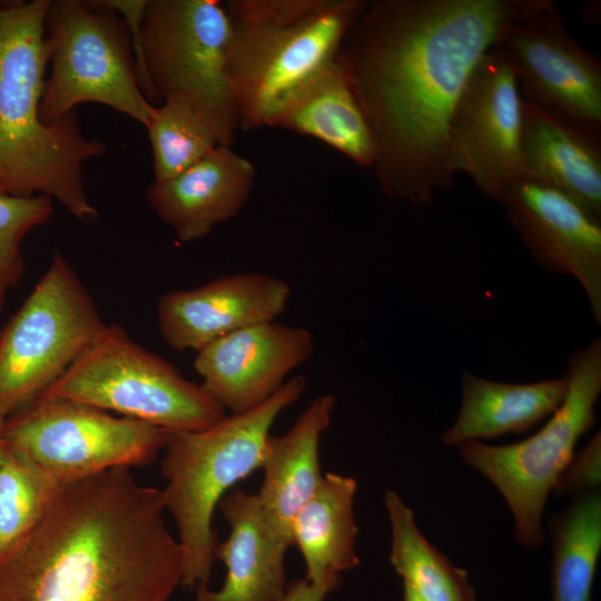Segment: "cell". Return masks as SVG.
<instances>
[{
  "instance_id": "1",
  "label": "cell",
  "mask_w": 601,
  "mask_h": 601,
  "mask_svg": "<svg viewBox=\"0 0 601 601\" xmlns=\"http://www.w3.org/2000/svg\"><path fill=\"white\" fill-rule=\"evenodd\" d=\"M523 0H375L346 33L339 58L375 146L390 197L416 205L454 184L447 129L477 62Z\"/></svg>"
},
{
  "instance_id": "2",
  "label": "cell",
  "mask_w": 601,
  "mask_h": 601,
  "mask_svg": "<svg viewBox=\"0 0 601 601\" xmlns=\"http://www.w3.org/2000/svg\"><path fill=\"white\" fill-rule=\"evenodd\" d=\"M165 511L162 491L128 467L59 485L0 559V601H167L183 554Z\"/></svg>"
},
{
  "instance_id": "3",
  "label": "cell",
  "mask_w": 601,
  "mask_h": 601,
  "mask_svg": "<svg viewBox=\"0 0 601 601\" xmlns=\"http://www.w3.org/2000/svg\"><path fill=\"white\" fill-rule=\"evenodd\" d=\"M49 2L0 1V194L47 195L91 223L98 210L86 195L82 165L106 145L82 135L76 111L52 125L40 116Z\"/></svg>"
},
{
  "instance_id": "4",
  "label": "cell",
  "mask_w": 601,
  "mask_h": 601,
  "mask_svg": "<svg viewBox=\"0 0 601 601\" xmlns=\"http://www.w3.org/2000/svg\"><path fill=\"white\" fill-rule=\"evenodd\" d=\"M305 388L306 378L296 375L255 408L203 430L166 431L161 491L177 528L183 587L208 585L217 545L215 510L236 483L260 469L273 424Z\"/></svg>"
},
{
  "instance_id": "5",
  "label": "cell",
  "mask_w": 601,
  "mask_h": 601,
  "mask_svg": "<svg viewBox=\"0 0 601 601\" xmlns=\"http://www.w3.org/2000/svg\"><path fill=\"white\" fill-rule=\"evenodd\" d=\"M364 0H230L229 76L245 129L266 127L282 100L333 60Z\"/></svg>"
},
{
  "instance_id": "6",
  "label": "cell",
  "mask_w": 601,
  "mask_h": 601,
  "mask_svg": "<svg viewBox=\"0 0 601 601\" xmlns=\"http://www.w3.org/2000/svg\"><path fill=\"white\" fill-rule=\"evenodd\" d=\"M36 398L78 402L165 431H198L226 416L201 384L136 343L119 324H107Z\"/></svg>"
},
{
  "instance_id": "7",
  "label": "cell",
  "mask_w": 601,
  "mask_h": 601,
  "mask_svg": "<svg viewBox=\"0 0 601 601\" xmlns=\"http://www.w3.org/2000/svg\"><path fill=\"white\" fill-rule=\"evenodd\" d=\"M564 377V401L533 435L506 445L470 441L457 446L464 462L504 497L513 514L515 539L531 551L545 540L542 518L549 494L573 459L577 442L595 424L601 394L600 338L571 354Z\"/></svg>"
},
{
  "instance_id": "8",
  "label": "cell",
  "mask_w": 601,
  "mask_h": 601,
  "mask_svg": "<svg viewBox=\"0 0 601 601\" xmlns=\"http://www.w3.org/2000/svg\"><path fill=\"white\" fill-rule=\"evenodd\" d=\"M45 48L51 66L40 105L45 124L97 102L148 126L155 106L140 89L131 33L119 13L91 1L50 0Z\"/></svg>"
},
{
  "instance_id": "9",
  "label": "cell",
  "mask_w": 601,
  "mask_h": 601,
  "mask_svg": "<svg viewBox=\"0 0 601 601\" xmlns=\"http://www.w3.org/2000/svg\"><path fill=\"white\" fill-rule=\"evenodd\" d=\"M230 21L219 0H148L141 24L142 61L159 101L183 98L217 138L239 126L229 76Z\"/></svg>"
},
{
  "instance_id": "10",
  "label": "cell",
  "mask_w": 601,
  "mask_h": 601,
  "mask_svg": "<svg viewBox=\"0 0 601 601\" xmlns=\"http://www.w3.org/2000/svg\"><path fill=\"white\" fill-rule=\"evenodd\" d=\"M106 325L70 263L56 250L32 292L0 329V420L61 376Z\"/></svg>"
},
{
  "instance_id": "11",
  "label": "cell",
  "mask_w": 601,
  "mask_h": 601,
  "mask_svg": "<svg viewBox=\"0 0 601 601\" xmlns=\"http://www.w3.org/2000/svg\"><path fill=\"white\" fill-rule=\"evenodd\" d=\"M1 439L61 485L110 469L150 463L164 450L166 431L78 402L36 398L6 418Z\"/></svg>"
},
{
  "instance_id": "12",
  "label": "cell",
  "mask_w": 601,
  "mask_h": 601,
  "mask_svg": "<svg viewBox=\"0 0 601 601\" xmlns=\"http://www.w3.org/2000/svg\"><path fill=\"white\" fill-rule=\"evenodd\" d=\"M524 100L561 119L601 127V62L568 32L551 0H523L496 41Z\"/></svg>"
},
{
  "instance_id": "13",
  "label": "cell",
  "mask_w": 601,
  "mask_h": 601,
  "mask_svg": "<svg viewBox=\"0 0 601 601\" xmlns=\"http://www.w3.org/2000/svg\"><path fill=\"white\" fill-rule=\"evenodd\" d=\"M513 67L494 45L472 71L447 129V166L470 176L477 189L500 200L521 177L522 97Z\"/></svg>"
},
{
  "instance_id": "14",
  "label": "cell",
  "mask_w": 601,
  "mask_h": 601,
  "mask_svg": "<svg viewBox=\"0 0 601 601\" xmlns=\"http://www.w3.org/2000/svg\"><path fill=\"white\" fill-rule=\"evenodd\" d=\"M532 257L548 270L571 275L601 324V219L556 187L519 177L499 200Z\"/></svg>"
},
{
  "instance_id": "15",
  "label": "cell",
  "mask_w": 601,
  "mask_h": 601,
  "mask_svg": "<svg viewBox=\"0 0 601 601\" xmlns=\"http://www.w3.org/2000/svg\"><path fill=\"white\" fill-rule=\"evenodd\" d=\"M314 352L311 331L275 322L223 336L196 352L204 390L226 411L242 413L272 397Z\"/></svg>"
},
{
  "instance_id": "16",
  "label": "cell",
  "mask_w": 601,
  "mask_h": 601,
  "mask_svg": "<svg viewBox=\"0 0 601 601\" xmlns=\"http://www.w3.org/2000/svg\"><path fill=\"white\" fill-rule=\"evenodd\" d=\"M290 293L284 279L266 273L224 275L164 294L157 304L158 328L173 349L197 352L236 331L275 322Z\"/></svg>"
},
{
  "instance_id": "17",
  "label": "cell",
  "mask_w": 601,
  "mask_h": 601,
  "mask_svg": "<svg viewBox=\"0 0 601 601\" xmlns=\"http://www.w3.org/2000/svg\"><path fill=\"white\" fill-rule=\"evenodd\" d=\"M256 170L228 146H217L177 176L154 181L147 200L181 243L206 237L234 218L249 199Z\"/></svg>"
},
{
  "instance_id": "18",
  "label": "cell",
  "mask_w": 601,
  "mask_h": 601,
  "mask_svg": "<svg viewBox=\"0 0 601 601\" xmlns=\"http://www.w3.org/2000/svg\"><path fill=\"white\" fill-rule=\"evenodd\" d=\"M335 402L331 394L316 396L285 434L268 437L256 496L270 538L284 551L292 545L295 515L323 480L319 443Z\"/></svg>"
},
{
  "instance_id": "19",
  "label": "cell",
  "mask_w": 601,
  "mask_h": 601,
  "mask_svg": "<svg viewBox=\"0 0 601 601\" xmlns=\"http://www.w3.org/2000/svg\"><path fill=\"white\" fill-rule=\"evenodd\" d=\"M521 177L564 191L601 219V127L553 116L522 98Z\"/></svg>"
},
{
  "instance_id": "20",
  "label": "cell",
  "mask_w": 601,
  "mask_h": 601,
  "mask_svg": "<svg viewBox=\"0 0 601 601\" xmlns=\"http://www.w3.org/2000/svg\"><path fill=\"white\" fill-rule=\"evenodd\" d=\"M266 127L313 137L356 165L373 167L372 132L339 55L292 90L272 112Z\"/></svg>"
},
{
  "instance_id": "21",
  "label": "cell",
  "mask_w": 601,
  "mask_h": 601,
  "mask_svg": "<svg viewBox=\"0 0 601 601\" xmlns=\"http://www.w3.org/2000/svg\"><path fill=\"white\" fill-rule=\"evenodd\" d=\"M219 509L229 526L215 558L226 568L220 589H195L194 601H278L286 591L285 554L262 519L256 494L231 489Z\"/></svg>"
},
{
  "instance_id": "22",
  "label": "cell",
  "mask_w": 601,
  "mask_h": 601,
  "mask_svg": "<svg viewBox=\"0 0 601 601\" xmlns=\"http://www.w3.org/2000/svg\"><path fill=\"white\" fill-rule=\"evenodd\" d=\"M462 398L454 423L442 442L460 446L508 433L524 434L551 416L565 398V377L511 384L485 380L469 371L461 375Z\"/></svg>"
},
{
  "instance_id": "23",
  "label": "cell",
  "mask_w": 601,
  "mask_h": 601,
  "mask_svg": "<svg viewBox=\"0 0 601 601\" xmlns=\"http://www.w3.org/2000/svg\"><path fill=\"white\" fill-rule=\"evenodd\" d=\"M356 492L354 477L324 473L321 484L292 522V544L304 559L305 579L314 584L337 589L342 573L361 563L356 553Z\"/></svg>"
},
{
  "instance_id": "24",
  "label": "cell",
  "mask_w": 601,
  "mask_h": 601,
  "mask_svg": "<svg viewBox=\"0 0 601 601\" xmlns=\"http://www.w3.org/2000/svg\"><path fill=\"white\" fill-rule=\"evenodd\" d=\"M384 504L392 535L390 561L403 587L423 601H475L466 571L455 566L425 539L412 509L401 496L387 490Z\"/></svg>"
},
{
  "instance_id": "25",
  "label": "cell",
  "mask_w": 601,
  "mask_h": 601,
  "mask_svg": "<svg viewBox=\"0 0 601 601\" xmlns=\"http://www.w3.org/2000/svg\"><path fill=\"white\" fill-rule=\"evenodd\" d=\"M551 601H591L601 553L600 489L573 495L549 521Z\"/></svg>"
},
{
  "instance_id": "26",
  "label": "cell",
  "mask_w": 601,
  "mask_h": 601,
  "mask_svg": "<svg viewBox=\"0 0 601 601\" xmlns=\"http://www.w3.org/2000/svg\"><path fill=\"white\" fill-rule=\"evenodd\" d=\"M152 150L154 181L183 173L219 146L216 136L183 98H169L155 107L146 127Z\"/></svg>"
},
{
  "instance_id": "27",
  "label": "cell",
  "mask_w": 601,
  "mask_h": 601,
  "mask_svg": "<svg viewBox=\"0 0 601 601\" xmlns=\"http://www.w3.org/2000/svg\"><path fill=\"white\" fill-rule=\"evenodd\" d=\"M58 484L0 444V559L39 521Z\"/></svg>"
},
{
  "instance_id": "28",
  "label": "cell",
  "mask_w": 601,
  "mask_h": 601,
  "mask_svg": "<svg viewBox=\"0 0 601 601\" xmlns=\"http://www.w3.org/2000/svg\"><path fill=\"white\" fill-rule=\"evenodd\" d=\"M53 199L47 195L20 197L0 194V313L8 294L24 274L21 243L26 235L50 220Z\"/></svg>"
},
{
  "instance_id": "29",
  "label": "cell",
  "mask_w": 601,
  "mask_h": 601,
  "mask_svg": "<svg viewBox=\"0 0 601 601\" xmlns=\"http://www.w3.org/2000/svg\"><path fill=\"white\" fill-rule=\"evenodd\" d=\"M601 434L600 431L573 456L553 486L556 497L577 495L600 489Z\"/></svg>"
},
{
  "instance_id": "30",
  "label": "cell",
  "mask_w": 601,
  "mask_h": 601,
  "mask_svg": "<svg viewBox=\"0 0 601 601\" xmlns=\"http://www.w3.org/2000/svg\"><path fill=\"white\" fill-rule=\"evenodd\" d=\"M333 590L335 589L331 585L314 584L304 578L287 587L278 601H324Z\"/></svg>"
},
{
  "instance_id": "31",
  "label": "cell",
  "mask_w": 601,
  "mask_h": 601,
  "mask_svg": "<svg viewBox=\"0 0 601 601\" xmlns=\"http://www.w3.org/2000/svg\"><path fill=\"white\" fill-rule=\"evenodd\" d=\"M403 601H423L415 593L403 587Z\"/></svg>"
},
{
  "instance_id": "32",
  "label": "cell",
  "mask_w": 601,
  "mask_h": 601,
  "mask_svg": "<svg viewBox=\"0 0 601 601\" xmlns=\"http://www.w3.org/2000/svg\"><path fill=\"white\" fill-rule=\"evenodd\" d=\"M3 422L4 421L0 420V444H1V428H2Z\"/></svg>"
}]
</instances>
